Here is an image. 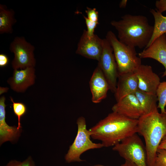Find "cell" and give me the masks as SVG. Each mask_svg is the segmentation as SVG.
Here are the masks:
<instances>
[{
	"instance_id": "obj_28",
	"label": "cell",
	"mask_w": 166,
	"mask_h": 166,
	"mask_svg": "<svg viewBox=\"0 0 166 166\" xmlns=\"http://www.w3.org/2000/svg\"><path fill=\"white\" fill-rule=\"evenodd\" d=\"M158 149L166 150V135L164 136L161 140Z\"/></svg>"
},
{
	"instance_id": "obj_1",
	"label": "cell",
	"mask_w": 166,
	"mask_h": 166,
	"mask_svg": "<svg viewBox=\"0 0 166 166\" xmlns=\"http://www.w3.org/2000/svg\"><path fill=\"white\" fill-rule=\"evenodd\" d=\"M138 120L113 112L89 130L91 137L100 140L104 147L113 146L138 132Z\"/></svg>"
},
{
	"instance_id": "obj_32",
	"label": "cell",
	"mask_w": 166,
	"mask_h": 166,
	"mask_svg": "<svg viewBox=\"0 0 166 166\" xmlns=\"http://www.w3.org/2000/svg\"><path fill=\"white\" fill-rule=\"evenodd\" d=\"M93 166H105V165H103L101 164H97Z\"/></svg>"
},
{
	"instance_id": "obj_31",
	"label": "cell",
	"mask_w": 166,
	"mask_h": 166,
	"mask_svg": "<svg viewBox=\"0 0 166 166\" xmlns=\"http://www.w3.org/2000/svg\"><path fill=\"white\" fill-rule=\"evenodd\" d=\"M127 0H122L120 3L119 7L121 8H124L125 7L127 2Z\"/></svg>"
},
{
	"instance_id": "obj_20",
	"label": "cell",
	"mask_w": 166,
	"mask_h": 166,
	"mask_svg": "<svg viewBox=\"0 0 166 166\" xmlns=\"http://www.w3.org/2000/svg\"><path fill=\"white\" fill-rule=\"evenodd\" d=\"M156 95L158 101L157 108L160 109L161 113H164L166 111L165 109L166 105V81L160 82L157 88Z\"/></svg>"
},
{
	"instance_id": "obj_6",
	"label": "cell",
	"mask_w": 166,
	"mask_h": 166,
	"mask_svg": "<svg viewBox=\"0 0 166 166\" xmlns=\"http://www.w3.org/2000/svg\"><path fill=\"white\" fill-rule=\"evenodd\" d=\"M112 149L125 160L137 166H147L146 147L137 133L125 138L113 146Z\"/></svg>"
},
{
	"instance_id": "obj_27",
	"label": "cell",
	"mask_w": 166,
	"mask_h": 166,
	"mask_svg": "<svg viewBox=\"0 0 166 166\" xmlns=\"http://www.w3.org/2000/svg\"><path fill=\"white\" fill-rule=\"evenodd\" d=\"M21 166H35L34 163L31 157H29L22 162Z\"/></svg>"
},
{
	"instance_id": "obj_7",
	"label": "cell",
	"mask_w": 166,
	"mask_h": 166,
	"mask_svg": "<svg viewBox=\"0 0 166 166\" xmlns=\"http://www.w3.org/2000/svg\"><path fill=\"white\" fill-rule=\"evenodd\" d=\"M9 48L11 52L14 54V58L12 62L14 69L35 66V47L26 41L24 37H16L11 43Z\"/></svg>"
},
{
	"instance_id": "obj_25",
	"label": "cell",
	"mask_w": 166,
	"mask_h": 166,
	"mask_svg": "<svg viewBox=\"0 0 166 166\" xmlns=\"http://www.w3.org/2000/svg\"><path fill=\"white\" fill-rule=\"evenodd\" d=\"M155 6L158 11L162 13L166 11V0H158L156 1Z\"/></svg>"
},
{
	"instance_id": "obj_12",
	"label": "cell",
	"mask_w": 166,
	"mask_h": 166,
	"mask_svg": "<svg viewBox=\"0 0 166 166\" xmlns=\"http://www.w3.org/2000/svg\"><path fill=\"white\" fill-rule=\"evenodd\" d=\"M89 83L92 95V101L93 103H99L106 98L109 88L104 74L98 65L93 72Z\"/></svg>"
},
{
	"instance_id": "obj_11",
	"label": "cell",
	"mask_w": 166,
	"mask_h": 166,
	"mask_svg": "<svg viewBox=\"0 0 166 166\" xmlns=\"http://www.w3.org/2000/svg\"><path fill=\"white\" fill-rule=\"evenodd\" d=\"M138 80V89L144 91L156 94L160 83L158 76L154 72L151 66L141 65L134 72Z\"/></svg>"
},
{
	"instance_id": "obj_30",
	"label": "cell",
	"mask_w": 166,
	"mask_h": 166,
	"mask_svg": "<svg viewBox=\"0 0 166 166\" xmlns=\"http://www.w3.org/2000/svg\"><path fill=\"white\" fill-rule=\"evenodd\" d=\"M120 166H137L135 164L130 161L125 160L124 163L121 164Z\"/></svg>"
},
{
	"instance_id": "obj_2",
	"label": "cell",
	"mask_w": 166,
	"mask_h": 166,
	"mask_svg": "<svg viewBox=\"0 0 166 166\" xmlns=\"http://www.w3.org/2000/svg\"><path fill=\"white\" fill-rule=\"evenodd\" d=\"M121 18L120 20L112 21L110 23L117 31L119 41L129 46L145 49L154 30L153 26L149 24L147 17L126 14Z\"/></svg>"
},
{
	"instance_id": "obj_4",
	"label": "cell",
	"mask_w": 166,
	"mask_h": 166,
	"mask_svg": "<svg viewBox=\"0 0 166 166\" xmlns=\"http://www.w3.org/2000/svg\"><path fill=\"white\" fill-rule=\"evenodd\" d=\"M106 37L113 50L118 75L134 72L141 65V59L137 56L135 48L120 42L111 31L108 32Z\"/></svg>"
},
{
	"instance_id": "obj_29",
	"label": "cell",
	"mask_w": 166,
	"mask_h": 166,
	"mask_svg": "<svg viewBox=\"0 0 166 166\" xmlns=\"http://www.w3.org/2000/svg\"><path fill=\"white\" fill-rule=\"evenodd\" d=\"M22 162L16 160H12L5 166H21Z\"/></svg>"
},
{
	"instance_id": "obj_3",
	"label": "cell",
	"mask_w": 166,
	"mask_h": 166,
	"mask_svg": "<svg viewBox=\"0 0 166 166\" xmlns=\"http://www.w3.org/2000/svg\"><path fill=\"white\" fill-rule=\"evenodd\" d=\"M138 120L137 133L144 140L147 166H155L158 147L166 135V111L160 113L156 109L143 115Z\"/></svg>"
},
{
	"instance_id": "obj_13",
	"label": "cell",
	"mask_w": 166,
	"mask_h": 166,
	"mask_svg": "<svg viewBox=\"0 0 166 166\" xmlns=\"http://www.w3.org/2000/svg\"><path fill=\"white\" fill-rule=\"evenodd\" d=\"M141 58H151L161 64L165 68L162 77L166 76V35L163 34L156 39L148 47L138 53Z\"/></svg>"
},
{
	"instance_id": "obj_16",
	"label": "cell",
	"mask_w": 166,
	"mask_h": 166,
	"mask_svg": "<svg viewBox=\"0 0 166 166\" xmlns=\"http://www.w3.org/2000/svg\"><path fill=\"white\" fill-rule=\"evenodd\" d=\"M5 98L3 96L0 99V142L2 143L12 141L17 137L19 133L17 127L10 126L5 121L6 105L5 103Z\"/></svg>"
},
{
	"instance_id": "obj_22",
	"label": "cell",
	"mask_w": 166,
	"mask_h": 166,
	"mask_svg": "<svg viewBox=\"0 0 166 166\" xmlns=\"http://www.w3.org/2000/svg\"><path fill=\"white\" fill-rule=\"evenodd\" d=\"M155 166H166V150L157 149Z\"/></svg>"
},
{
	"instance_id": "obj_10",
	"label": "cell",
	"mask_w": 166,
	"mask_h": 166,
	"mask_svg": "<svg viewBox=\"0 0 166 166\" xmlns=\"http://www.w3.org/2000/svg\"><path fill=\"white\" fill-rule=\"evenodd\" d=\"M113 112L127 118L138 120L144 115L142 107L134 94L124 97L113 105Z\"/></svg>"
},
{
	"instance_id": "obj_19",
	"label": "cell",
	"mask_w": 166,
	"mask_h": 166,
	"mask_svg": "<svg viewBox=\"0 0 166 166\" xmlns=\"http://www.w3.org/2000/svg\"><path fill=\"white\" fill-rule=\"evenodd\" d=\"M150 12L154 17V25L152 36L146 48L149 46L160 36L163 34L166 35V16L154 9H151Z\"/></svg>"
},
{
	"instance_id": "obj_5",
	"label": "cell",
	"mask_w": 166,
	"mask_h": 166,
	"mask_svg": "<svg viewBox=\"0 0 166 166\" xmlns=\"http://www.w3.org/2000/svg\"><path fill=\"white\" fill-rule=\"evenodd\" d=\"M77 124L78 129L76 136L65 156V160L68 163L83 161V160L80 158L82 153L89 150L104 147L101 143H95L91 140L90 132L87 129L85 119L84 117H79Z\"/></svg>"
},
{
	"instance_id": "obj_21",
	"label": "cell",
	"mask_w": 166,
	"mask_h": 166,
	"mask_svg": "<svg viewBox=\"0 0 166 166\" xmlns=\"http://www.w3.org/2000/svg\"><path fill=\"white\" fill-rule=\"evenodd\" d=\"M10 98L13 103L12 105L14 113L18 118L17 128L19 130L21 128L20 122V118L26 113V107L24 103L22 102H15L11 97H10Z\"/></svg>"
},
{
	"instance_id": "obj_24",
	"label": "cell",
	"mask_w": 166,
	"mask_h": 166,
	"mask_svg": "<svg viewBox=\"0 0 166 166\" xmlns=\"http://www.w3.org/2000/svg\"><path fill=\"white\" fill-rule=\"evenodd\" d=\"M85 12L89 19L93 22H98V13L96 8L87 7Z\"/></svg>"
},
{
	"instance_id": "obj_15",
	"label": "cell",
	"mask_w": 166,
	"mask_h": 166,
	"mask_svg": "<svg viewBox=\"0 0 166 166\" xmlns=\"http://www.w3.org/2000/svg\"><path fill=\"white\" fill-rule=\"evenodd\" d=\"M114 93L117 102L128 95L134 94L138 89V80L134 72L119 75Z\"/></svg>"
},
{
	"instance_id": "obj_14",
	"label": "cell",
	"mask_w": 166,
	"mask_h": 166,
	"mask_svg": "<svg viewBox=\"0 0 166 166\" xmlns=\"http://www.w3.org/2000/svg\"><path fill=\"white\" fill-rule=\"evenodd\" d=\"M34 67H29L20 70L14 69L13 76L7 82L14 90L23 92L34 83L35 76Z\"/></svg>"
},
{
	"instance_id": "obj_9",
	"label": "cell",
	"mask_w": 166,
	"mask_h": 166,
	"mask_svg": "<svg viewBox=\"0 0 166 166\" xmlns=\"http://www.w3.org/2000/svg\"><path fill=\"white\" fill-rule=\"evenodd\" d=\"M103 39L96 34L89 37L84 30L77 45L76 53L86 58L99 60L101 54Z\"/></svg>"
},
{
	"instance_id": "obj_17",
	"label": "cell",
	"mask_w": 166,
	"mask_h": 166,
	"mask_svg": "<svg viewBox=\"0 0 166 166\" xmlns=\"http://www.w3.org/2000/svg\"><path fill=\"white\" fill-rule=\"evenodd\" d=\"M134 94L142 107L144 115L149 113L158 108L156 103L158 99L156 94L146 92L138 89Z\"/></svg>"
},
{
	"instance_id": "obj_8",
	"label": "cell",
	"mask_w": 166,
	"mask_h": 166,
	"mask_svg": "<svg viewBox=\"0 0 166 166\" xmlns=\"http://www.w3.org/2000/svg\"><path fill=\"white\" fill-rule=\"evenodd\" d=\"M98 65L108 82L109 90L115 93L118 76L117 67L113 49L106 38L103 39L102 52Z\"/></svg>"
},
{
	"instance_id": "obj_18",
	"label": "cell",
	"mask_w": 166,
	"mask_h": 166,
	"mask_svg": "<svg viewBox=\"0 0 166 166\" xmlns=\"http://www.w3.org/2000/svg\"><path fill=\"white\" fill-rule=\"evenodd\" d=\"M14 12L12 9H7L6 6L0 5V34H11L12 26L16 22Z\"/></svg>"
},
{
	"instance_id": "obj_26",
	"label": "cell",
	"mask_w": 166,
	"mask_h": 166,
	"mask_svg": "<svg viewBox=\"0 0 166 166\" xmlns=\"http://www.w3.org/2000/svg\"><path fill=\"white\" fill-rule=\"evenodd\" d=\"M9 63V59L7 56L3 53L0 54V67H3L7 65Z\"/></svg>"
},
{
	"instance_id": "obj_23",
	"label": "cell",
	"mask_w": 166,
	"mask_h": 166,
	"mask_svg": "<svg viewBox=\"0 0 166 166\" xmlns=\"http://www.w3.org/2000/svg\"><path fill=\"white\" fill-rule=\"evenodd\" d=\"M83 17L87 28L86 32L87 35L89 37H92L95 34H94V30L99 22L92 21L84 15H83Z\"/></svg>"
}]
</instances>
